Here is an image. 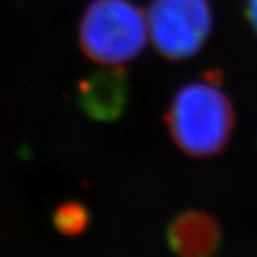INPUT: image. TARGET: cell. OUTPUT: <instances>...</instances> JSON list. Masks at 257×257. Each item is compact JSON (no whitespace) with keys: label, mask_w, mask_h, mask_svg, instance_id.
Returning a JSON list of instances; mask_svg holds the SVG:
<instances>
[{"label":"cell","mask_w":257,"mask_h":257,"mask_svg":"<svg viewBox=\"0 0 257 257\" xmlns=\"http://www.w3.org/2000/svg\"><path fill=\"white\" fill-rule=\"evenodd\" d=\"M168 124L178 148L191 157H212L228 144L234 112L228 96L212 82H192L174 98Z\"/></svg>","instance_id":"obj_1"},{"label":"cell","mask_w":257,"mask_h":257,"mask_svg":"<svg viewBox=\"0 0 257 257\" xmlns=\"http://www.w3.org/2000/svg\"><path fill=\"white\" fill-rule=\"evenodd\" d=\"M79 42L90 59L104 65L124 64L146 47L148 25L128 0H93L82 16Z\"/></svg>","instance_id":"obj_2"},{"label":"cell","mask_w":257,"mask_h":257,"mask_svg":"<svg viewBox=\"0 0 257 257\" xmlns=\"http://www.w3.org/2000/svg\"><path fill=\"white\" fill-rule=\"evenodd\" d=\"M149 27L160 54L172 61L189 59L211 33V5L208 0H152Z\"/></svg>","instance_id":"obj_3"},{"label":"cell","mask_w":257,"mask_h":257,"mask_svg":"<svg viewBox=\"0 0 257 257\" xmlns=\"http://www.w3.org/2000/svg\"><path fill=\"white\" fill-rule=\"evenodd\" d=\"M128 102V79L121 68H105L90 75L78 85V104L95 121L119 119Z\"/></svg>","instance_id":"obj_4"},{"label":"cell","mask_w":257,"mask_h":257,"mask_svg":"<svg viewBox=\"0 0 257 257\" xmlns=\"http://www.w3.org/2000/svg\"><path fill=\"white\" fill-rule=\"evenodd\" d=\"M168 238L180 257H209L220 240L215 220L200 211H186L174 218Z\"/></svg>","instance_id":"obj_5"},{"label":"cell","mask_w":257,"mask_h":257,"mask_svg":"<svg viewBox=\"0 0 257 257\" xmlns=\"http://www.w3.org/2000/svg\"><path fill=\"white\" fill-rule=\"evenodd\" d=\"M90 222V214L81 201H65L53 214V223L64 235H79Z\"/></svg>","instance_id":"obj_6"},{"label":"cell","mask_w":257,"mask_h":257,"mask_svg":"<svg viewBox=\"0 0 257 257\" xmlns=\"http://www.w3.org/2000/svg\"><path fill=\"white\" fill-rule=\"evenodd\" d=\"M248 19L257 33V0H248Z\"/></svg>","instance_id":"obj_7"}]
</instances>
